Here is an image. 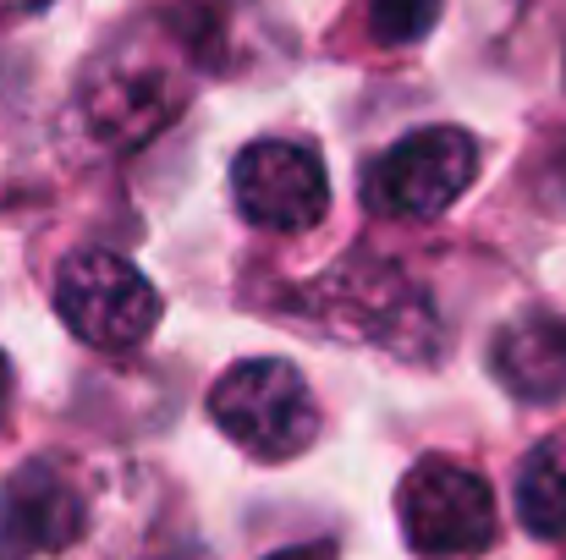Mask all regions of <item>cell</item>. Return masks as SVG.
Here are the masks:
<instances>
[{
  "mask_svg": "<svg viewBox=\"0 0 566 560\" xmlns=\"http://www.w3.org/2000/svg\"><path fill=\"white\" fill-rule=\"evenodd\" d=\"M188 33L149 22L94 55L77 88V116L99 149L127 155L177 121V110L188 105Z\"/></svg>",
  "mask_w": 566,
  "mask_h": 560,
  "instance_id": "1",
  "label": "cell"
},
{
  "mask_svg": "<svg viewBox=\"0 0 566 560\" xmlns=\"http://www.w3.org/2000/svg\"><path fill=\"white\" fill-rule=\"evenodd\" d=\"M314 303V319L336 336L385 347L396 358L429 363L440 347V314L429 308V297L418 292L412 275H401L396 264L353 253L342 270H331L325 281H314L303 292Z\"/></svg>",
  "mask_w": 566,
  "mask_h": 560,
  "instance_id": "2",
  "label": "cell"
},
{
  "mask_svg": "<svg viewBox=\"0 0 566 560\" xmlns=\"http://www.w3.org/2000/svg\"><path fill=\"white\" fill-rule=\"evenodd\" d=\"M214 429L248 451L253 462H292L319 434V406L308 395V379L281 358H248L209 390Z\"/></svg>",
  "mask_w": 566,
  "mask_h": 560,
  "instance_id": "3",
  "label": "cell"
},
{
  "mask_svg": "<svg viewBox=\"0 0 566 560\" xmlns=\"http://www.w3.org/2000/svg\"><path fill=\"white\" fill-rule=\"evenodd\" d=\"M55 314L66 319V330L77 341H88L99 352H133L160 325V292L122 253L88 247V253H72L61 264Z\"/></svg>",
  "mask_w": 566,
  "mask_h": 560,
  "instance_id": "4",
  "label": "cell"
},
{
  "mask_svg": "<svg viewBox=\"0 0 566 560\" xmlns=\"http://www.w3.org/2000/svg\"><path fill=\"white\" fill-rule=\"evenodd\" d=\"M396 506L418 560H473L495 545V495L473 467L451 456L412 462Z\"/></svg>",
  "mask_w": 566,
  "mask_h": 560,
  "instance_id": "5",
  "label": "cell"
},
{
  "mask_svg": "<svg viewBox=\"0 0 566 560\" xmlns=\"http://www.w3.org/2000/svg\"><path fill=\"white\" fill-rule=\"evenodd\" d=\"M479 177V144L462 127H418L364 177V203L385 220H434Z\"/></svg>",
  "mask_w": 566,
  "mask_h": 560,
  "instance_id": "6",
  "label": "cell"
},
{
  "mask_svg": "<svg viewBox=\"0 0 566 560\" xmlns=\"http://www.w3.org/2000/svg\"><path fill=\"white\" fill-rule=\"evenodd\" d=\"M231 198L259 231H308L331 209V182L314 149L292 138H259L231 160Z\"/></svg>",
  "mask_w": 566,
  "mask_h": 560,
  "instance_id": "7",
  "label": "cell"
},
{
  "mask_svg": "<svg viewBox=\"0 0 566 560\" xmlns=\"http://www.w3.org/2000/svg\"><path fill=\"white\" fill-rule=\"evenodd\" d=\"M88 506L55 462H22L0 489V560L61 556L83 539Z\"/></svg>",
  "mask_w": 566,
  "mask_h": 560,
  "instance_id": "8",
  "label": "cell"
},
{
  "mask_svg": "<svg viewBox=\"0 0 566 560\" xmlns=\"http://www.w3.org/2000/svg\"><path fill=\"white\" fill-rule=\"evenodd\" d=\"M495 379L517 401H562L566 395V319L562 314H523L495 336L490 352Z\"/></svg>",
  "mask_w": 566,
  "mask_h": 560,
  "instance_id": "9",
  "label": "cell"
},
{
  "mask_svg": "<svg viewBox=\"0 0 566 560\" xmlns=\"http://www.w3.org/2000/svg\"><path fill=\"white\" fill-rule=\"evenodd\" d=\"M517 517L534 539H566V429L545 434L517 467Z\"/></svg>",
  "mask_w": 566,
  "mask_h": 560,
  "instance_id": "10",
  "label": "cell"
},
{
  "mask_svg": "<svg viewBox=\"0 0 566 560\" xmlns=\"http://www.w3.org/2000/svg\"><path fill=\"white\" fill-rule=\"evenodd\" d=\"M440 22V0H369V33L379 44H412Z\"/></svg>",
  "mask_w": 566,
  "mask_h": 560,
  "instance_id": "11",
  "label": "cell"
},
{
  "mask_svg": "<svg viewBox=\"0 0 566 560\" xmlns=\"http://www.w3.org/2000/svg\"><path fill=\"white\" fill-rule=\"evenodd\" d=\"M270 560H336V550L331 545H297V550H281V556Z\"/></svg>",
  "mask_w": 566,
  "mask_h": 560,
  "instance_id": "12",
  "label": "cell"
},
{
  "mask_svg": "<svg viewBox=\"0 0 566 560\" xmlns=\"http://www.w3.org/2000/svg\"><path fill=\"white\" fill-rule=\"evenodd\" d=\"M44 0H0V17H22V11H39Z\"/></svg>",
  "mask_w": 566,
  "mask_h": 560,
  "instance_id": "13",
  "label": "cell"
},
{
  "mask_svg": "<svg viewBox=\"0 0 566 560\" xmlns=\"http://www.w3.org/2000/svg\"><path fill=\"white\" fill-rule=\"evenodd\" d=\"M6 401H11V363L0 358V418H6Z\"/></svg>",
  "mask_w": 566,
  "mask_h": 560,
  "instance_id": "14",
  "label": "cell"
}]
</instances>
